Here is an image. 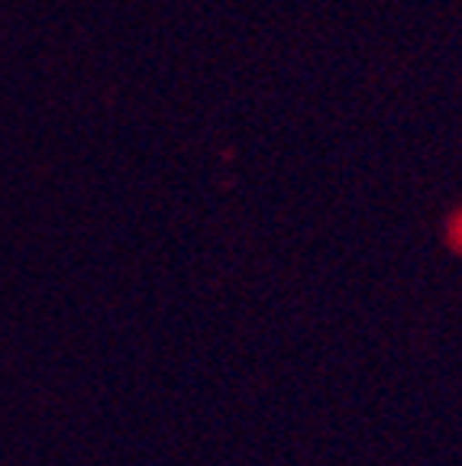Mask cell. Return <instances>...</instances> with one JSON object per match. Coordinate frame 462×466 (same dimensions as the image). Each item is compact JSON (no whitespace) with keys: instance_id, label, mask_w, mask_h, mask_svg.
<instances>
[]
</instances>
